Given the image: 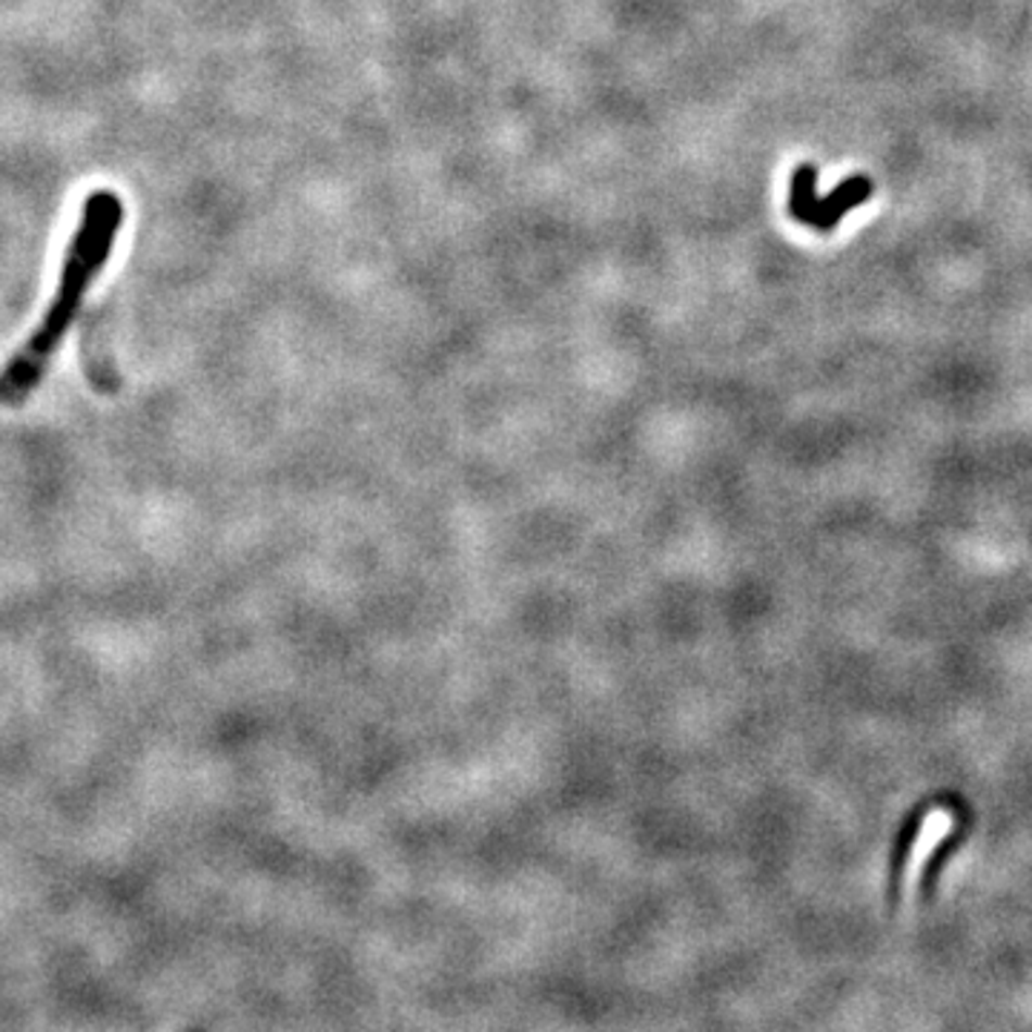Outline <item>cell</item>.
I'll use <instances>...</instances> for the list:
<instances>
[{
    "label": "cell",
    "mask_w": 1032,
    "mask_h": 1032,
    "mask_svg": "<svg viewBox=\"0 0 1032 1032\" xmlns=\"http://www.w3.org/2000/svg\"><path fill=\"white\" fill-rule=\"evenodd\" d=\"M120 225H124V201L118 192H89L80 207L78 227L66 244L58 288L43 310V319L33 330V336L21 344V351L0 370V408H21L43 382L58 347L64 344L66 333L78 319L84 296L92 290L113 256Z\"/></svg>",
    "instance_id": "1"
},
{
    "label": "cell",
    "mask_w": 1032,
    "mask_h": 1032,
    "mask_svg": "<svg viewBox=\"0 0 1032 1032\" xmlns=\"http://www.w3.org/2000/svg\"><path fill=\"white\" fill-rule=\"evenodd\" d=\"M946 832H950V817H946V815L929 817L927 829H923V834H920V846H915V857H913V864H909V872L915 875V869H918V866L927 861L929 846L941 841Z\"/></svg>",
    "instance_id": "2"
}]
</instances>
